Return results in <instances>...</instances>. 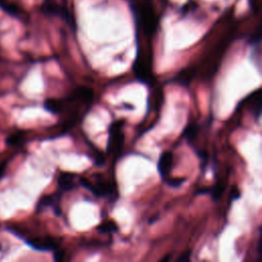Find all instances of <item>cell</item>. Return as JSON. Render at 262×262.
Listing matches in <instances>:
<instances>
[{
  "instance_id": "cell-2",
  "label": "cell",
  "mask_w": 262,
  "mask_h": 262,
  "mask_svg": "<svg viewBox=\"0 0 262 262\" xmlns=\"http://www.w3.org/2000/svg\"><path fill=\"white\" fill-rule=\"evenodd\" d=\"M123 120L114 121L108 126V137L106 143V151L107 154H118L124 142V134H123Z\"/></svg>"
},
{
  "instance_id": "cell-3",
  "label": "cell",
  "mask_w": 262,
  "mask_h": 262,
  "mask_svg": "<svg viewBox=\"0 0 262 262\" xmlns=\"http://www.w3.org/2000/svg\"><path fill=\"white\" fill-rule=\"evenodd\" d=\"M80 184L95 196H98V198H114V195L117 196V193H116L117 189L112 182L99 180L92 183L90 180L81 178Z\"/></svg>"
},
{
  "instance_id": "cell-9",
  "label": "cell",
  "mask_w": 262,
  "mask_h": 262,
  "mask_svg": "<svg viewBox=\"0 0 262 262\" xmlns=\"http://www.w3.org/2000/svg\"><path fill=\"white\" fill-rule=\"evenodd\" d=\"M76 175L69 172H62L57 178V185L60 191H70L75 187Z\"/></svg>"
},
{
  "instance_id": "cell-8",
  "label": "cell",
  "mask_w": 262,
  "mask_h": 262,
  "mask_svg": "<svg viewBox=\"0 0 262 262\" xmlns=\"http://www.w3.org/2000/svg\"><path fill=\"white\" fill-rule=\"evenodd\" d=\"M173 159L174 156L169 150L163 151L159 158L157 168L163 181H165L170 176V171L173 167Z\"/></svg>"
},
{
  "instance_id": "cell-4",
  "label": "cell",
  "mask_w": 262,
  "mask_h": 262,
  "mask_svg": "<svg viewBox=\"0 0 262 262\" xmlns=\"http://www.w3.org/2000/svg\"><path fill=\"white\" fill-rule=\"evenodd\" d=\"M132 71L136 77V79L145 85L150 86L154 82V75L150 69V62H147L145 56L142 55L140 51H137L136 59L133 63Z\"/></svg>"
},
{
  "instance_id": "cell-18",
  "label": "cell",
  "mask_w": 262,
  "mask_h": 262,
  "mask_svg": "<svg viewBox=\"0 0 262 262\" xmlns=\"http://www.w3.org/2000/svg\"><path fill=\"white\" fill-rule=\"evenodd\" d=\"M239 198H241V191L238 190L237 187L232 186V188L230 190V193H229V203H231L233 201H236Z\"/></svg>"
},
{
  "instance_id": "cell-21",
  "label": "cell",
  "mask_w": 262,
  "mask_h": 262,
  "mask_svg": "<svg viewBox=\"0 0 262 262\" xmlns=\"http://www.w3.org/2000/svg\"><path fill=\"white\" fill-rule=\"evenodd\" d=\"M190 259V252H185L184 254H182L181 257H179L178 261H188Z\"/></svg>"
},
{
  "instance_id": "cell-20",
  "label": "cell",
  "mask_w": 262,
  "mask_h": 262,
  "mask_svg": "<svg viewBox=\"0 0 262 262\" xmlns=\"http://www.w3.org/2000/svg\"><path fill=\"white\" fill-rule=\"evenodd\" d=\"M6 166H7V162H2L0 163V179L3 177V175L5 174V169H6Z\"/></svg>"
},
{
  "instance_id": "cell-19",
  "label": "cell",
  "mask_w": 262,
  "mask_h": 262,
  "mask_svg": "<svg viewBox=\"0 0 262 262\" xmlns=\"http://www.w3.org/2000/svg\"><path fill=\"white\" fill-rule=\"evenodd\" d=\"M63 257H64L63 251L59 250L58 248L53 251V259H54L55 261H61V260L63 259Z\"/></svg>"
},
{
  "instance_id": "cell-14",
  "label": "cell",
  "mask_w": 262,
  "mask_h": 262,
  "mask_svg": "<svg viewBox=\"0 0 262 262\" xmlns=\"http://www.w3.org/2000/svg\"><path fill=\"white\" fill-rule=\"evenodd\" d=\"M198 132H199V127L196 124H188L183 130L182 137H184L187 140V142L190 144L194 140Z\"/></svg>"
},
{
  "instance_id": "cell-7",
  "label": "cell",
  "mask_w": 262,
  "mask_h": 262,
  "mask_svg": "<svg viewBox=\"0 0 262 262\" xmlns=\"http://www.w3.org/2000/svg\"><path fill=\"white\" fill-rule=\"evenodd\" d=\"M25 243L32 249L40 252L54 251L58 248L57 242L52 237H37L32 239H25Z\"/></svg>"
},
{
  "instance_id": "cell-15",
  "label": "cell",
  "mask_w": 262,
  "mask_h": 262,
  "mask_svg": "<svg viewBox=\"0 0 262 262\" xmlns=\"http://www.w3.org/2000/svg\"><path fill=\"white\" fill-rule=\"evenodd\" d=\"M97 231L101 233H112V232H118V225L114 221H104L101 224H99L96 227Z\"/></svg>"
},
{
  "instance_id": "cell-5",
  "label": "cell",
  "mask_w": 262,
  "mask_h": 262,
  "mask_svg": "<svg viewBox=\"0 0 262 262\" xmlns=\"http://www.w3.org/2000/svg\"><path fill=\"white\" fill-rule=\"evenodd\" d=\"M42 10L44 13L47 14H51V15H57L59 17H61L64 21H67V24L72 28V29H76V23L75 19L73 17V15L71 14V12L63 6H59L57 4H53V3H44Z\"/></svg>"
},
{
  "instance_id": "cell-10",
  "label": "cell",
  "mask_w": 262,
  "mask_h": 262,
  "mask_svg": "<svg viewBox=\"0 0 262 262\" xmlns=\"http://www.w3.org/2000/svg\"><path fill=\"white\" fill-rule=\"evenodd\" d=\"M0 8L7 14L13 16V17H17V18H21L24 11L21 10V8H19L15 3L10 2L9 0H0Z\"/></svg>"
},
{
  "instance_id": "cell-1",
  "label": "cell",
  "mask_w": 262,
  "mask_h": 262,
  "mask_svg": "<svg viewBox=\"0 0 262 262\" xmlns=\"http://www.w3.org/2000/svg\"><path fill=\"white\" fill-rule=\"evenodd\" d=\"M133 12L135 14L138 27L141 29L143 34L146 36L154 35L158 26V19L154 10L147 6L138 5L136 8H133Z\"/></svg>"
},
{
  "instance_id": "cell-16",
  "label": "cell",
  "mask_w": 262,
  "mask_h": 262,
  "mask_svg": "<svg viewBox=\"0 0 262 262\" xmlns=\"http://www.w3.org/2000/svg\"><path fill=\"white\" fill-rule=\"evenodd\" d=\"M24 139V132H17L14 134H11L10 136H8L6 138V144L7 145H17L21 142V140Z\"/></svg>"
},
{
  "instance_id": "cell-13",
  "label": "cell",
  "mask_w": 262,
  "mask_h": 262,
  "mask_svg": "<svg viewBox=\"0 0 262 262\" xmlns=\"http://www.w3.org/2000/svg\"><path fill=\"white\" fill-rule=\"evenodd\" d=\"M225 190V184L222 182L215 183L212 187H209V195L212 198L214 202H217L223 194Z\"/></svg>"
},
{
  "instance_id": "cell-11",
  "label": "cell",
  "mask_w": 262,
  "mask_h": 262,
  "mask_svg": "<svg viewBox=\"0 0 262 262\" xmlns=\"http://www.w3.org/2000/svg\"><path fill=\"white\" fill-rule=\"evenodd\" d=\"M43 106L47 112H49L53 115H58L62 111L63 104H62L61 100L54 99V98H48L44 101Z\"/></svg>"
},
{
  "instance_id": "cell-17",
  "label": "cell",
  "mask_w": 262,
  "mask_h": 262,
  "mask_svg": "<svg viewBox=\"0 0 262 262\" xmlns=\"http://www.w3.org/2000/svg\"><path fill=\"white\" fill-rule=\"evenodd\" d=\"M186 181V178L183 177V178H180V177H168L164 182H166L167 185H169L170 187L172 188H178L180 187L184 182Z\"/></svg>"
},
{
  "instance_id": "cell-6",
  "label": "cell",
  "mask_w": 262,
  "mask_h": 262,
  "mask_svg": "<svg viewBox=\"0 0 262 262\" xmlns=\"http://www.w3.org/2000/svg\"><path fill=\"white\" fill-rule=\"evenodd\" d=\"M60 191H56L52 194H48V195H44L42 196L37 205H36V211L38 213H40L41 211H43L46 208H52L54 213L56 215H60V206H59V201H60Z\"/></svg>"
},
{
  "instance_id": "cell-12",
  "label": "cell",
  "mask_w": 262,
  "mask_h": 262,
  "mask_svg": "<svg viewBox=\"0 0 262 262\" xmlns=\"http://www.w3.org/2000/svg\"><path fill=\"white\" fill-rule=\"evenodd\" d=\"M193 76H194V72L192 70H184L181 73H179L172 81L174 83H178L180 85L187 86L190 83Z\"/></svg>"
}]
</instances>
